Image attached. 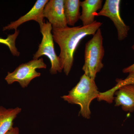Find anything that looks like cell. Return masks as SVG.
<instances>
[{
	"instance_id": "cell-1",
	"label": "cell",
	"mask_w": 134,
	"mask_h": 134,
	"mask_svg": "<svg viewBox=\"0 0 134 134\" xmlns=\"http://www.w3.org/2000/svg\"><path fill=\"white\" fill-rule=\"evenodd\" d=\"M102 24L96 21L86 26L53 29V38L59 46L60 52L59 57L62 68L66 75H68L72 69L75 53L82 40L89 35L93 36Z\"/></svg>"
},
{
	"instance_id": "cell-2",
	"label": "cell",
	"mask_w": 134,
	"mask_h": 134,
	"mask_svg": "<svg viewBox=\"0 0 134 134\" xmlns=\"http://www.w3.org/2000/svg\"><path fill=\"white\" fill-rule=\"evenodd\" d=\"M99 93L95 80L84 74L78 83L69 92L68 94L62 98L69 104L79 105L81 108L79 114L89 119L91 114V104L93 99L98 98Z\"/></svg>"
},
{
	"instance_id": "cell-3",
	"label": "cell",
	"mask_w": 134,
	"mask_h": 134,
	"mask_svg": "<svg viewBox=\"0 0 134 134\" xmlns=\"http://www.w3.org/2000/svg\"><path fill=\"white\" fill-rule=\"evenodd\" d=\"M103 43L102 31L99 28L85 44L82 70L84 74L94 80L104 66L102 62L105 54Z\"/></svg>"
},
{
	"instance_id": "cell-4",
	"label": "cell",
	"mask_w": 134,
	"mask_h": 134,
	"mask_svg": "<svg viewBox=\"0 0 134 134\" xmlns=\"http://www.w3.org/2000/svg\"><path fill=\"white\" fill-rule=\"evenodd\" d=\"M53 27L49 22H44L42 27L40 28V32L43 37L41 43L39 44L37 51L34 54L33 59H38L43 55L48 57L51 63V67L50 70V74H56L58 72L61 73L62 69L61 66L60 59L55 52L54 43L52 30Z\"/></svg>"
},
{
	"instance_id": "cell-5",
	"label": "cell",
	"mask_w": 134,
	"mask_h": 134,
	"mask_svg": "<svg viewBox=\"0 0 134 134\" xmlns=\"http://www.w3.org/2000/svg\"><path fill=\"white\" fill-rule=\"evenodd\" d=\"M115 93V106L121 107L125 111H134V72L129 73L126 79L121 80L114 88L105 92L109 98L113 99Z\"/></svg>"
},
{
	"instance_id": "cell-6",
	"label": "cell",
	"mask_w": 134,
	"mask_h": 134,
	"mask_svg": "<svg viewBox=\"0 0 134 134\" xmlns=\"http://www.w3.org/2000/svg\"><path fill=\"white\" fill-rule=\"evenodd\" d=\"M46 68L47 65L43 58L33 59L19 65L14 72H8L5 80L9 85L18 82L24 88L28 86L32 80L41 75V73L37 72L36 69Z\"/></svg>"
},
{
	"instance_id": "cell-7",
	"label": "cell",
	"mask_w": 134,
	"mask_h": 134,
	"mask_svg": "<svg viewBox=\"0 0 134 134\" xmlns=\"http://www.w3.org/2000/svg\"><path fill=\"white\" fill-rule=\"evenodd\" d=\"M120 0H106L102 9L95 16H104L109 18L117 29L119 41H122L127 37L130 27L122 20L120 13Z\"/></svg>"
},
{
	"instance_id": "cell-8",
	"label": "cell",
	"mask_w": 134,
	"mask_h": 134,
	"mask_svg": "<svg viewBox=\"0 0 134 134\" xmlns=\"http://www.w3.org/2000/svg\"><path fill=\"white\" fill-rule=\"evenodd\" d=\"M43 15L52 24L53 29L68 26L64 12V0L48 1L44 8Z\"/></svg>"
},
{
	"instance_id": "cell-9",
	"label": "cell",
	"mask_w": 134,
	"mask_h": 134,
	"mask_svg": "<svg viewBox=\"0 0 134 134\" xmlns=\"http://www.w3.org/2000/svg\"><path fill=\"white\" fill-rule=\"evenodd\" d=\"M48 1V0H37L33 7L28 13L21 16L18 20L11 22L7 26L4 27L3 29V31L6 30H16L21 25L31 20H34L37 22L41 28L44 23L43 10Z\"/></svg>"
},
{
	"instance_id": "cell-10",
	"label": "cell",
	"mask_w": 134,
	"mask_h": 134,
	"mask_svg": "<svg viewBox=\"0 0 134 134\" xmlns=\"http://www.w3.org/2000/svg\"><path fill=\"white\" fill-rule=\"evenodd\" d=\"M103 2L102 0H85L81 2L82 12L80 19L83 26L90 25L96 21L95 15L97 11L102 9Z\"/></svg>"
},
{
	"instance_id": "cell-11",
	"label": "cell",
	"mask_w": 134,
	"mask_h": 134,
	"mask_svg": "<svg viewBox=\"0 0 134 134\" xmlns=\"http://www.w3.org/2000/svg\"><path fill=\"white\" fill-rule=\"evenodd\" d=\"M21 108H7L0 106V134H6L13 127L14 121L21 111Z\"/></svg>"
},
{
	"instance_id": "cell-12",
	"label": "cell",
	"mask_w": 134,
	"mask_h": 134,
	"mask_svg": "<svg viewBox=\"0 0 134 134\" xmlns=\"http://www.w3.org/2000/svg\"><path fill=\"white\" fill-rule=\"evenodd\" d=\"M80 1L64 0V9L67 24L74 26L80 19Z\"/></svg>"
},
{
	"instance_id": "cell-13",
	"label": "cell",
	"mask_w": 134,
	"mask_h": 134,
	"mask_svg": "<svg viewBox=\"0 0 134 134\" xmlns=\"http://www.w3.org/2000/svg\"><path fill=\"white\" fill-rule=\"evenodd\" d=\"M19 32V30L17 29L15 30L14 33L8 35L7 38H3L0 37V44H4L7 46L14 56H19L20 55V52L18 50L15 45L16 40Z\"/></svg>"
},
{
	"instance_id": "cell-14",
	"label": "cell",
	"mask_w": 134,
	"mask_h": 134,
	"mask_svg": "<svg viewBox=\"0 0 134 134\" xmlns=\"http://www.w3.org/2000/svg\"><path fill=\"white\" fill-rule=\"evenodd\" d=\"M132 49L134 50V44L132 46ZM122 72L124 73H130L134 72V63L129 66L125 68L122 70Z\"/></svg>"
},
{
	"instance_id": "cell-15",
	"label": "cell",
	"mask_w": 134,
	"mask_h": 134,
	"mask_svg": "<svg viewBox=\"0 0 134 134\" xmlns=\"http://www.w3.org/2000/svg\"><path fill=\"white\" fill-rule=\"evenodd\" d=\"M6 134H19V128L18 127H13Z\"/></svg>"
}]
</instances>
